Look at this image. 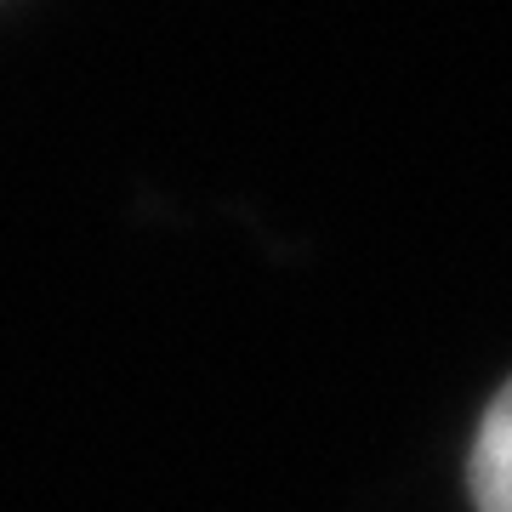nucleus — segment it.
<instances>
[{"mask_svg":"<svg viewBox=\"0 0 512 512\" xmlns=\"http://www.w3.org/2000/svg\"><path fill=\"white\" fill-rule=\"evenodd\" d=\"M473 501L478 512H512V382L495 393V404L478 421L473 439Z\"/></svg>","mask_w":512,"mask_h":512,"instance_id":"f257e3e1","label":"nucleus"}]
</instances>
